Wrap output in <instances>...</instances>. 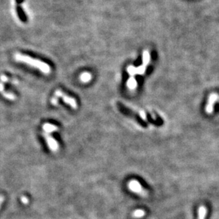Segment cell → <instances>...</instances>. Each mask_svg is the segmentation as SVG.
<instances>
[{
    "mask_svg": "<svg viewBox=\"0 0 219 219\" xmlns=\"http://www.w3.org/2000/svg\"><path fill=\"white\" fill-rule=\"evenodd\" d=\"M0 79H1V80L4 82H7L9 81L8 77H7V76H5V75H2L1 77H0Z\"/></svg>",
    "mask_w": 219,
    "mask_h": 219,
    "instance_id": "obj_16",
    "label": "cell"
},
{
    "mask_svg": "<svg viewBox=\"0 0 219 219\" xmlns=\"http://www.w3.org/2000/svg\"><path fill=\"white\" fill-rule=\"evenodd\" d=\"M127 86L130 90H135L137 87V81L134 77H131L127 81Z\"/></svg>",
    "mask_w": 219,
    "mask_h": 219,
    "instance_id": "obj_9",
    "label": "cell"
},
{
    "mask_svg": "<svg viewBox=\"0 0 219 219\" xmlns=\"http://www.w3.org/2000/svg\"><path fill=\"white\" fill-rule=\"evenodd\" d=\"M151 61V54L147 50H145L142 53V65L147 66Z\"/></svg>",
    "mask_w": 219,
    "mask_h": 219,
    "instance_id": "obj_8",
    "label": "cell"
},
{
    "mask_svg": "<svg viewBox=\"0 0 219 219\" xmlns=\"http://www.w3.org/2000/svg\"><path fill=\"white\" fill-rule=\"evenodd\" d=\"M80 80L82 82H88L91 80V75L90 72H83L80 75Z\"/></svg>",
    "mask_w": 219,
    "mask_h": 219,
    "instance_id": "obj_11",
    "label": "cell"
},
{
    "mask_svg": "<svg viewBox=\"0 0 219 219\" xmlns=\"http://www.w3.org/2000/svg\"><path fill=\"white\" fill-rule=\"evenodd\" d=\"M218 101H219V99H218Z\"/></svg>",
    "mask_w": 219,
    "mask_h": 219,
    "instance_id": "obj_21",
    "label": "cell"
},
{
    "mask_svg": "<svg viewBox=\"0 0 219 219\" xmlns=\"http://www.w3.org/2000/svg\"><path fill=\"white\" fill-rule=\"evenodd\" d=\"M21 202L24 203V204H27L28 203H29V198L26 197H21Z\"/></svg>",
    "mask_w": 219,
    "mask_h": 219,
    "instance_id": "obj_17",
    "label": "cell"
},
{
    "mask_svg": "<svg viewBox=\"0 0 219 219\" xmlns=\"http://www.w3.org/2000/svg\"><path fill=\"white\" fill-rule=\"evenodd\" d=\"M43 129L46 133H50L56 131L58 130V127L55 126V125L50 124V123H44L43 125Z\"/></svg>",
    "mask_w": 219,
    "mask_h": 219,
    "instance_id": "obj_6",
    "label": "cell"
},
{
    "mask_svg": "<svg viewBox=\"0 0 219 219\" xmlns=\"http://www.w3.org/2000/svg\"><path fill=\"white\" fill-rule=\"evenodd\" d=\"M207 214V208L205 206H200L198 209V219H205Z\"/></svg>",
    "mask_w": 219,
    "mask_h": 219,
    "instance_id": "obj_7",
    "label": "cell"
},
{
    "mask_svg": "<svg viewBox=\"0 0 219 219\" xmlns=\"http://www.w3.org/2000/svg\"><path fill=\"white\" fill-rule=\"evenodd\" d=\"M55 96H57V97H61L63 101H65L66 104H68L69 105L71 106V107L72 109H77V104L76 102V100L74 98L70 97L68 95H66L65 94H64L63 91H61L60 90H56L55 91Z\"/></svg>",
    "mask_w": 219,
    "mask_h": 219,
    "instance_id": "obj_3",
    "label": "cell"
},
{
    "mask_svg": "<svg viewBox=\"0 0 219 219\" xmlns=\"http://www.w3.org/2000/svg\"><path fill=\"white\" fill-rule=\"evenodd\" d=\"M43 135L44 136V137L45 138V141H46V142L48 147H49V148L53 152L57 151L59 147H58V142H56L55 140L46 133H43Z\"/></svg>",
    "mask_w": 219,
    "mask_h": 219,
    "instance_id": "obj_5",
    "label": "cell"
},
{
    "mask_svg": "<svg viewBox=\"0 0 219 219\" xmlns=\"http://www.w3.org/2000/svg\"><path fill=\"white\" fill-rule=\"evenodd\" d=\"M4 90V85H2V83H0V92H2V91H3Z\"/></svg>",
    "mask_w": 219,
    "mask_h": 219,
    "instance_id": "obj_20",
    "label": "cell"
},
{
    "mask_svg": "<svg viewBox=\"0 0 219 219\" xmlns=\"http://www.w3.org/2000/svg\"><path fill=\"white\" fill-rule=\"evenodd\" d=\"M136 68H135L133 65L128 66V67L127 68V72H128L129 75H131V77H133L134 75H136Z\"/></svg>",
    "mask_w": 219,
    "mask_h": 219,
    "instance_id": "obj_14",
    "label": "cell"
},
{
    "mask_svg": "<svg viewBox=\"0 0 219 219\" xmlns=\"http://www.w3.org/2000/svg\"><path fill=\"white\" fill-rule=\"evenodd\" d=\"M4 200H5V198H4V196L3 195H0V208H1L2 206V203H4Z\"/></svg>",
    "mask_w": 219,
    "mask_h": 219,
    "instance_id": "obj_19",
    "label": "cell"
},
{
    "mask_svg": "<svg viewBox=\"0 0 219 219\" xmlns=\"http://www.w3.org/2000/svg\"><path fill=\"white\" fill-rule=\"evenodd\" d=\"M1 93L2 94V95H3L5 98L10 99V100H14V99H16V96H15V95H13L12 93L7 92V91H5L4 90L3 91H2Z\"/></svg>",
    "mask_w": 219,
    "mask_h": 219,
    "instance_id": "obj_13",
    "label": "cell"
},
{
    "mask_svg": "<svg viewBox=\"0 0 219 219\" xmlns=\"http://www.w3.org/2000/svg\"><path fill=\"white\" fill-rule=\"evenodd\" d=\"M14 58L16 60L19 61V62L26 63V64L32 66V67H35L45 74H48L50 72V66L47 63H43L41 60L34 59V58H30V56L20 54V53L15 54Z\"/></svg>",
    "mask_w": 219,
    "mask_h": 219,
    "instance_id": "obj_1",
    "label": "cell"
},
{
    "mask_svg": "<svg viewBox=\"0 0 219 219\" xmlns=\"http://www.w3.org/2000/svg\"><path fill=\"white\" fill-rule=\"evenodd\" d=\"M58 102V99L57 96H54V97L52 98L51 99V103L53 104V105H57Z\"/></svg>",
    "mask_w": 219,
    "mask_h": 219,
    "instance_id": "obj_15",
    "label": "cell"
},
{
    "mask_svg": "<svg viewBox=\"0 0 219 219\" xmlns=\"http://www.w3.org/2000/svg\"><path fill=\"white\" fill-rule=\"evenodd\" d=\"M140 116H141V119H143V120H145V121L146 120V114H145V112L143 111H140Z\"/></svg>",
    "mask_w": 219,
    "mask_h": 219,
    "instance_id": "obj_18",
    "label": "cell"
},
{
    "mask_svg": "<svg viewBox=\"0 0 219 219\" xmlns=\"http://www.w3.org/2000/svg\"><path fill=\"white\" fill-rule=\"evenodd\" d=\"M145 215H146V211L142 209H137L134 211L133 212V214H132L133 217L136 218H142Z\"/></svg>",
    "mask_w": 219,
    "mask_h": 219,
    "instance_id": "obj_10",
    "label": "cell"
},
{
    "mask_svg": "<svg viewBox=\"0 0 219 219\" xmlns=\"http://www.w3.org/2000/svg\"><path fill=\"white\" fill-rule=\"evenodd\" d=\"M128 188L131 192L136 193L137 194L141 196V197H146L148 195L147 191L145 189L141 184V183L136 179H131V181H129L128 182Z\"/></svg>",
    "mask_w": 219,
    "mask_h": 219,
    "instance_id": "obj_2",
    "label": "cell"
},
{
    "mask_svg": "<svg viewBox=\"0 0 219 219\" xmlns=\"http://www.w3.org/2000/svg\"><path fill=\"white\" fill-rule=\"evenodd\" d=\"M146 66H145L143 65H142L141 66H139V67L136 68V75H144V73L146 72Z\"/></svg>",
    "mask_w": 219,
    "mask_h": 219,
    "instance_id": "obj_12",
    "label": "cell"
},
{
    "mask_svg": "<svg viewBox=\"0 0 219 219\" xmlns=\"http://www.w3.org/2000/svg\"><path fill=\"white\" fill-rule=\"evenodd\" d=\"M219 95L216 93H211L208 99V103L206 106V111L208 114H211L213 111V106L216 101H218Z\"/></svg>",
    "mask_w": 219,
    "mask_h": 219,
    "instance_id": "obj_4",
    "label": "cell"
}]
</instances>
